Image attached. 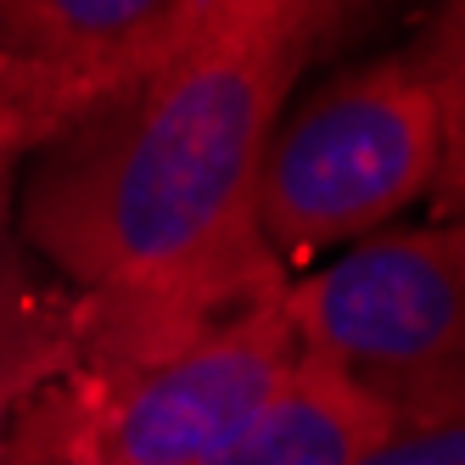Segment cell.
<instances>
[{"mask_svg": "<svg viewBox=\"0 0 465 465\" xmlns=\"http://www.w3.org/2000/svg\"><path fill=\"white\" fill-rule=\"evenodd\" d=\"M213 0H0V51L102 113L208 35Z\"/></svg>", "mask_w": 465, "mask_h": 465, "instance_id": "cell-5", "label": "cell"}, {"mask_svg": "<svg viewBox=\"0 0 465 465\" xmlns=\"http://www.w3.org/2000/svg\"><path fill=\"white\" fill-rule=\"evenodd\" d=\"M443 129L420 51H387L281 113L258 169V236L286 275L387 230L438 185Z\"/></svg>", "mask_w": 465, "mask_h": 465, "instance_id": "cell-3", "label": "cell"}, {"mask_svg": "<svg viewBox=\"0 0 465 465\" xmlns=\"http://www.w3.org/2000/svg\"><path fill=\"white\" fill-rule=\"evenodd\" d=\"M84 331V297L62 286L12 230H0V443L17 415L68 371Z\"/></svg>", "mask_w": 465, "mask_h": 465, "instance_id": "cell-6", "label": "cell"}, {"mask_svg": "<svg viewBox=\"0 0 465 465\" xmlns=\"http://www.w3.org/2000/svg\"><path fill=\"white\" fill-rule=\"evenodd\" d=\"M309 364L387 426L465 410V219L387 224L286 281Z\"/></svg>", "mask_w": 465, "mask_h": 465, "instance_id": "cell-4", "label": "cell"}, {"mask_svg": "<svg viewBox=\"0 0 465 465\" xmlns=\"http://www.w3.org/2000/svg\"><path fill=\"white\" fill-rule=\"evenodd\" d=\"M303 62L203 35L51 141L17 224L84 297H236L286 281L258 236V169Z\"/></svg>", "mask_w": 465, "mask_h": 465, "instance_id": "cell-1", "label": "cell"}, {"mask_svg": "<svg viewBox=\"0 0 465 465\" xmlns=\"http://www.w3.org/2000/svg\"><path fill=\"white\" fill-rule=\"evenodd\" d=\"M0 465H40V460H28V454H12V449H0Z\"/></svg>", "mask_w": 465, "mask_h": 465, "instance_id": "cell-13", "label": "cell"}, {"mask_svg": "<svg viewBox=\"0 0 465 465\" xmlns=\"http://www.w3.org/2000/svg\"><path fill=\"white\" fill-rule=\"evenodd\" d=\"M359 465H465V410L387 426Z\"/></svg>", "mask_w": 465, "mask_h": 465, "instance_id": "cell-11", "label": "cell"}, {"mask_svg": "<svg viewBox=\"0 0 465 465\" xmlns=\"http://www.w3.org/2000/svg\"><path fill=\"white\" fill-rule=\"evenodd\" d=\"M353 0H213L208 12V35L219 40H242L263 51H286L297 62H309L325 35L348 17Z\"/></svg>", "mask_w": 465, "mask_h": 465, "instance_id": "cell-9", "label": "cell"}, {"mask_svg": "<svg viewBox=\"0 0 465 465\" xmlns=\"http://www.w3.org/2000/svg\"><path fill=\"white\" fill-rule=\"evenodd\" d=\"M74 124H84V107L62 90L51 74L12 51H0V157L45 152Z\"/></svg>", "mask_w": 465, "mask_h": 465, "instance_id": "cell-10", "label": "cell"}, {"mask_svg": "<svg viewBox=\"0 0 465 465\" xmlns=\"http://www.w3.org/2000/svg\"><path fill=\"white\" fill-rule=\"evenodd\" d=\"M415 51L426 62L443 129V169L431 191H438L443 219H465V0H443Z\"/></svg>", "mask_w": 465, "mask_h": 465, "instance_id": "cell-8", "label": "cell"}, {"mask_svg": "<svg viewBox=\"0 0 465 465\" xmlns=\"http://www.w3.org/2000/svg\"><path fill=\"white\" fill-rule=\"evenodd\" d=\"M12 203H17V157H0V230H6Z\"/></svg>", "mask_w": 465, "mask_h": 465, "instance_id": "cell-12", "label": "cell"}, {"mask_svg": "<svg viewBox=\"0 0 465 465\" xmlns=\"http://www.w3.org/2000/svg\"><path fill=\"white\" fill-rule=\"evenodd\" d=\"M286 281L236 297L79 292L74 364L17 415L0 449L40 465H208L303 364Z\"/></svg>", "mask_w": 465, "mask_h": 465, "instance_id": "cell-2", "label": "cell"}, {"mask_svg": "<svg viewBox=\"0 0 465 465\" xmlns=\"http://www.w3.org/2000/svg\"><path fill=\"white\" fill-rule=\"evenodd\" d=\"M381 431L387 415L376 404H364L348 381L303 359L292 381L270 398V410L208 465H359V454Z\"/></svg>", "mask_w": 465, "mask_h": 465, "instance_id": "cell-7", "label": "cell"}]
</instances>
